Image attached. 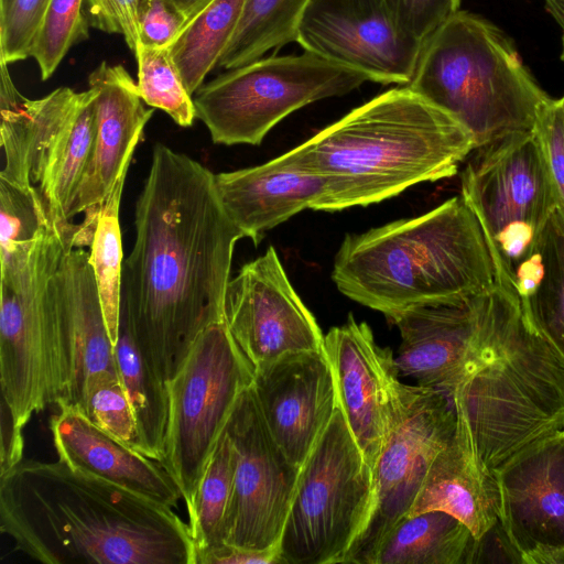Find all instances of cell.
Segmentation results:
<instances>
[{"mask_svg": "<svg viewBox=\"0 0 564 564\" xmlns=\"http://www.w3.org/2000/svg\"><path fill=\"white\" fill-rule=\"evenodd\" d=\"M132 156L133 154L123 163L110 193L104 202L97 228L89 246V262L95 274L106 325L113 346L118 339L120 325L123 265L119 207Z\"/></svg>", "mask_w": 564, "mask_h": 564, "instance_id": "d6a6232c", "label": "cell"}, {"mask_svg": "<svg viewBox=\"0 0 564 564\" xmlns=\"http://www.w3.org/2000/svg\"><path fill=\"white\" fill-rule=\"evenodd\" d=\"M448 395L455 435L485 473L564 430V362L521 306L492 354Z\"/></svg>", "mask_w": 564, "mask_h": 564, "instance_id": "8992f818", "label": "cell"}, {"mask_svg": "<svg viewBox=\"0 0 564 564\" xmlns=\"http://www.w3.org/2000/svg\"><path fill=\"white\" fill-rule=\"evenodd\" d=\"M50 297L61 361L62 400L57 406L83 410L91 390L120 379L89 252L84 248L65 251L51 279Z\"/></svg>", "mask_w": 564, "mask_h": 564, "instance_id": "ac0fdd59", "label": "cell"}, {"mask_svg": "<svg viewBox=\"0 0 564 564\" xmlns=\"http://www.w3.org/2000/svg\"><path fill=\"white\" fill-rule=\"evenodd\" d=\"M53 225L40 192L0 181V286L14 290L28 273L40 237Z\"/></svg>", "mask_w": 564, "mask_h": 564, "instance_id": "f546056e", "label": "cell"}, {"mask_svg": "<svg viewBox=\"0 0 564 564\" xmlns=\"http://www.w3.org/2000/svg\"><path fill=\"white\" fill-rule=\"evenodd\" d=\"M188 18V22L212 0H173Z\"/></svg>", "mask_w": 564, "mask_h": 564, "instance_id": "bcb514c9", "label": "cell"}, {"mask_svg": "<svg viewBox=\"0 0 564 564\" xmlns=\"http://www.w3.org/2000/svg\"><path fill=\"white\" fill-rule=\"evenodd\" d=\"M372 498V468L337 406L301 466L280 539L281 564L344 563Z\"/></svg>", "mask_w": 564, "mask_h": 564, "instance_id": "ba28073f", "label": "cell"}, {"mask_svg": "<svg viewBox=\"0 0 564 564\" xmlns=\"http://www.w3.org/2000/svg\"><path fill=\"white\" fill-rule=\"evenodd\" d=\"M474 540L454 516L425 511L403 517L381 541L371 564H468Z\"/></svg>", "mask_w": 564, "mask_h": 564, "instance_id": "4316f807", "label": "cell"}, {"mask_svg": "<svg viewBox=\"0 0 564 564\" xmlns=\"http://www.w3.org/2000/svg\"><path fill=\"white\" fill-rule=\"evenodd\" d=\"M281 564L280 549L247 550L227 543L202 555L196 564Z\"/></svg>", "mask_w": 564, "mask_h": 564, "instance_id": "ee69618b", "label": "cell"}, {"mask_svg": "<svg viewBox=\"0 0 564 564\" xmlns=\"http://www.w3.org/2000/svg\"><path fill=\"white\" fill-rule=\"evenodd\" d=\"M0 530L45 564H195L173 508L61 459L22 460L0 476Z\"/></svg>", "mask_w": 564, "mask_h": 564, "instance_id": "7a4b0ae2", "label": "cell"}, {"mask_svg": "<svg viewBox=\"0 0 564 564\" xmlns=\"http://www.w3.org/2000/svg\"><path fill=\"white\" fill-rule=\"evenodd\" d=\"M253 368L226 321L206 327L167 382L170 419L160 462L178 486L186 507L240 394L252 386Z\"/></svg>", "mask_w": 564, "mask_h": 564, "instance_id": "30bf717a", "label": "cell"}, {"mask_svg": "<svg viewBox=\"0 0 564 564\" xmlns=\"http://www.w3.org/2000/svg\"><path fill=\"white\" fill-rule=\"evenodd\" d=\"M84 0H50L39 24L31 57L42 80L48 79L68 51L89 37Z\"/></svg>", "mask_w": 564, "mask_h": 564, "instance_id": "d590c367", "label": "cell"}, {"mask_svg": "<svg viewBox=\"0 0 564 564\" xmlns=\"http://www.w3.org/2000/svg\"><path fill=\"white\" fill-rule=\"evenodd\" d=\"M73 239L72 229L50 226L36 243L21 285L0 286L1 399L21 429L58 399L59 358L50 282L65 251L74 247Z\"/></svg>", "mask_w": 564, "mask_h": 564, "instance_id": "8fae6325", "label": "cell"}, {"mask_svg": "<svg viewBox=\"0 0 564 564\" xmlns=\"http://www.w3.org/2000/svg\"><path fill=\"white\" fill-rule=\"evenodd\" d=\"M538 564H564V550L541 557Z\"/></svg>", "mask_w": 564, "mask_h": 564, "instance_id": "c3c4849f", "label": "cell"}, {"mask_svg": "<svg viewBox=\"0 0 564 564\" xmlns=\"http://www.w3.org/2000/svg\"><path fill=\"white\" fill-rule=\"evenodd\" d=\"M311 0H246L240 21L218 67L231 69L269 51L296 42L301 17Z\"/></svg>", "mask_w": 564, "mask_h": 564, "instance_id": "4dcf8cb0", "label": "cell"}, {"mask_svg": "<svg viewBox=\"0 0 564 564\" xmlns=\"http://www.w3.org/2000/svg\"><path fill=\"white\" fill-rule=\"evenodd\" d=\"M405 86L466 128L475 149L534 130L551 98L512 40L484 17L463 10L426 40Z\"/></svg>", "mask_w": 564, "mask_h": 564, "instance_id": "5b68a950", "label": "cell"}, {"mask_svg": "<svg viewBox=\"0 0 564 564\" xmlns=\"http://www.w3.org/2000/svg\"><path fill=\"white\" fill-rule=\"evenodd\" d=\"M88 84L96 90V138L68 214L70 220L84 214L74 248L90 246L104 202L153 115V109L143 106L137 82L122 65L101 62L89 74Z\"/></svg>", "mask_w": 564, "mask_h": 564, "instance_id": "44dd1931", "label": "cell"}, {"mask_svg": "<svg viewBox=\"0 0 564 564\" xmlns=\"http://www.w3.org/2000/svg\"><path fill=\"white\" fill-rule=\"evenodd\" d=\"M50 0H0V63L31 57L33 41Z\"/></svg>", "mask_w": 564, "mask_h": 564, "instance_id": "74e56055", "label": "cell"}, {"mask_svg": "<svg viewBox=\"0 0 564 564\" xmlns=\"http://www.w3.org/2000/svg\"><path fill=\"white\" fill-rule=\"evenodd\" d=\"M386 3L399 30L423 45L459 11L460 0H386Z\"/></svg>", "mask_w": 564, "mask_h": 564, "instance_id": "f35d334b", "label": "cell"}, {"mask_svg": "<svg viewBox=\"0 0 564 564\" xmlns=\"http://www.w3.org/2000/svg\"><path fill=\"white\" fill-rule=\"evenodd\" d=\"M138 21L139 45L170 47L188 18L173 0H140Z\"/></svg>", "mask_w": 564, "mask_h": 564, "instance_id": "60d3db41", "label": "cell"}, {"mask_svg": "<svg viewBox=\"0 0 564 564\" xmlns=\"http://www.w3.org/2000/svg\"><path fill=\"white\" fill-rule=\"evenodd\" d=\"M82 412L99 429L144 455L137 420L120 379L91 390Z\"/></svg>", "mask_w": 564, "mask_h": 564, "instance_id": "8d00e7d4", "label": "cell"}, {"mask_svg": "<svg viewBox=\"0 0 564 564\" xmlns=\"http://www.w3.org/2000/svg\"><path fill=\"white\" fill-rule=\"evenodd\" d=\"M115 354L133 410L144 455L161 462L170 419L169 384L149 365L120 318Z\"/></svg>", "mask_w": 564, "mask_h": 564, "instance_id": "83f0119b", "label": "cell"}, {"mask_svg": "<svg viewBox=\"0 0 564 564\" xmlns=\"http://www.w3.org/2000/svg\"><path fill=\"white\" fill-rule=\"evenodd\" d=\"M32 117L31 182L53 225L73 224L68 214L96 138V90L58 87L28 100Z\"/></svg>", "mask_w": 564, "mask_h": 564, "instance_id": "d6986e66", "label": "cell"}, {"mask_svg": "<svg viewBox=\"0 0 564 564\" xmlns=\"http://www.w3.org/2000/svg\"><path fill=\"white\" fill-rule=\"evenodd\" d=\"M236 454L224 429L187 507L195 564L208 551L225 543V523L231 499Z\"/></svg>", "mask_w": 564, "mask_h": 564, "instance_id": "1f68e13d", "label": "cell"}, {"mask_svg": "<svg viewBox=\"0 0 564 564\" xmlns=\"http://www.w3.org/2000/svg\"><path fill=\"white\" fill-rule=\"evenodd\" d=\"M474 150L466 128L404 86L352 109L290 152L325 180L314 209L335 212L452 177Z\"/></svg>", "mask_w": 564, "mask_h": 564, "instance_id": "3957f363", "label": "cell"}, {"mask_svg": "<svg viewBox=\"0 0 564 564\" xmlns=\"http://www.w3.org/2000/svg\"><path fill=\"white\" fill-rule=\"evenodd\" d=\"M137 86L148 106L166 112L181 127H191L196 118L193 96L187 91L170 47L139 45Z\"/></svg>", "mask_w": 564, "mask_h": 564, "instance_id": "836d02e7", "label": "cell"}, {"mask_svg": "<svg viewBox=\"0 0 564 564\" xmlns=\"http://www.w3.org/2000/svg\"><path fill=\"white\" fill-rule=\"evenodd\" d=\"M500 506L495 474L480 470L454 435L435 456L405 517L445 511L479 539L500 519Z\"/></svg>", "mask_w": 564, "mask_h": 564, "instance_id": "d4e9b609", "label": "cell"}, {"mask_svg": "<svg viewBox=\"0 0 564 564\" xmlns=\"http://www.w3.org/2000/svg\"><path fill=\"white\" fill-rule=\"evenodd\" d=\"M561 59L564 62V31H563V37H562V53H561Z\"/></svg>", "mask_w": 564, "mask_h": 564, "instance_id": "681fc988", "label": "cell"}, {"mask_svg": "<svg viewBox=\"0 0 564 564\" xmlns=\"http://www.w3.org/2000/svg\"><path fill=\"white\" fill-rule=\"evenodd\" d=\"M0 476L22 462L23 436L7 403L1 399Z\"/></svg>", "mask_w": 564, "mask_h": 564, "instance_id": "f6af8a7d", "label": "cell"}, {"mask_svg": "<svg viewBox=\"0 0 564 564\" xmlns=\"http://www.w3.org/2000/svg\"><path fill=\"white\" fill-rule=\"evenodd\" d=\"M252 389L275 443L301 467L338 406L325 350L286 354L256 369Z\"/></svg>", "mask_w": 564, "mask_h": 564, "instance_id": "7402d4cb", "label": "cell"}, {"mask_svg": "<svg viewBox=\"0 0 564 564\" xmlns=\"http://www.w3.org/2000/svg\"><path fill=\"white\" fill-rule=\"evenodd\" d=\"M246 0H212L171 44L172 57L193 96L234 36Z\"/></svg>", "mask_w": 564, "mask_h": 564, "instance_id": "f1b7e54d", "label": "cell"}, {"mask_svg": "<svg viewBox=\"0 0 564 564\" xmlns=\"http://www.w3.org/2000/svg\"><path fill=\"white\" fill-rule=\"evenodd\" d=\"M215 187L230 219L258 243L264 231L314 209L325 193V180L288 151L260 165L217 173Z\"/></svg>", "mask_w": 564, "mask_h": 564, "instance_id": "603a6c76", "label": "cell"}, {"mask_svg": "<svg viewBox=\"0 0 564 564\" xmlns=\"http://www.w3.org/2000/svg\"><path fill=\"white\" fill-rule=\"evenodd\" d=\"M455 432L456 413L447 393L405 384L398 421L372 467L369 518L344 563L371 564L381 541L408 514L435 456Z\"/></svg>", "mask_w": 564, "mask_h": 564, "instance_id": "4fadbf2b", "label": "cell"}, {"mask_svg": "<svg viewBox=\"0 0 564 564\" xmlns=\"http://www.w3.org/2000/svg\"><path fill=\"white\" fill-rule=\"evenodd\" d=\"M545 7L564 31V0H544Z\"/></svg>", "mask_w": 564, "mask_h": 564, "instance_id": "7dc6e473", "label": "cell"}, {"mask_svg": "<svg viewBox=\"0 0 564 564\" xmlns=\"http://www.w3.org/2000/svg\"><path fill=\"white\" fill-rule=\"evenodd\" d=\"M475 151L460 175V196L481 227L496 283L516 293L517 275L558 206L552 178L534 130Z\"/></svg>", "mask_w": 564, "mask_h": 564, "instance_id": "52a82bcc", "label": "cell"}, {"mask_svg": "<svg viewBox=\"0 0 564 564\" xmlns=\"http://www.w3.org/2000/svg\"><path fill=\"white\" fill-rule=\"evenodd\" d=\"M563 101H564V96L562 97Z\"/></svg>", "mask_w": 564, "mask_h": 564, "instance_id": "f907efd6", "label": "cell"}, {"mask_svg": "<svg viewBox=\"0 0 564 564\" xmlns=\"http://www.w3.org/2000/svg\"><path fill=\"white\" fill-rule=\"evenodd\" d=\"M366 82V74L305 51L227 69L204 83L193 101L214 143L259 145L293 111L344 96Z\"/></svg>", "mask_w": 564, "mask_h": 564, "instance_id": "9c48e42d", "label": "cell"}, {"mask_svg": "<svg viewBox=\"0 0 564 564\" xmlns=\"http://www.w3.org/2000/svg\"><path fill=\"white\" fill-rule=\"evenodd\" d=\"M471 563H522V555L511 542L500 519L479 539H475L469 555Z\"/></svg>", "mask_w": 564, "mask_h": 564, "instance_id": "7bdbcfd3", "label": "cell"}, {"mask_svg": "<svg viewBox=\"0 0 564 564\" xmlns=\"http://www.w3.org/2000/svg\"><path fill=\"white\" fill-rule=\"evenodd\" d=\"M296 43L383 85H406L423 46L399 30L386 0H311Z\"/></svg>", "mask_w": 564, "mask_h": 564, "instance_id": "2e32d148", "label": "cell"}, {"mask_svg": "<svg viewBox=\"0 0 564 564\" xmlns=\"http://www.w3.org/2000/svg\"><path fill=\"white\" fill-rule=\"evenodd\" d=\"M332 280L344 295L388 319L497 284L484 232L462 196L420 216L346 235Z\"/></svg>", "mask_w": 564, "mask_h": 564, "instance_id": "277c9868", "label": "cell"}, {"mask_svg": "<svg viewBox=\"0 0 564 564\" xmlns=\"http://www.w3.org/2000/svg\"><path fill=\"white\" fill-rule=\"evenodd\" d=\"M519 307L518 295L496 284L485 293L413 306L390 317L401 337L394 357L399 373L451 394L497 348Z\"/></svg>", "mask_w": 564, "mask_h": 564, "instance_id": "7c38bea8", "label": "cell"}, {"mask_svg": "<svg viewBox=\"0 0 564 564\" xmlns=\"http://www.w3.org/2000/svg\"><path fill=\"white\" fill-rule=\"evenodd\" d=\"M51 431L58 459L72 468L171 508L182 499L178 486L160 462L120 443L79 409L59 408Z\"/></svg>", "mask_w": 564, "mask_h": 564, "instance_id": "cb8c5ba5", "label": "cell"}, {"mask_svg": "<svg viewBox=\"0 0 564 564\" xmlns=\"http://www.w3.org/2000/svg\"><path fill=\"white\" fill-rule=\"evenodd\" d=\"M225 321L253 371L286 354L324 349L325 335L273 247L230 279Z\"/></svg>", "mask_w": 564, "mask_h": 564, "instance_id": "9a60e30c", "label": "cell"}, {"mask_svg": "<svg viewBox=\"0 0 564 564\" xmlns=\"http://www.w3.org/2000/svg\"><path fill=\"white\" fill-rule=\"evenodd\" d=\"M225 429L236 454L225 543L257 551L280 549L301 467L272 437L252 386L238 398Z\"/></svg>", "mask_w": 564, "mask_h": 564, "instance_id": "5bb4252c", "label": "cell"}, {"mask_svg": "<svg viewBox=\"0 0 564 564\" xmlns=\"http://www.w3.org/2000/svg\"><path fill=\"white\" fill-rule=\"evenodd\" d=\"M134 229L122 265L120 318L169 382L196 337L225 321L235 246L247 237L226 213L215 174L162 143L152 150Z\"/></svg>", "mask_w": 564, "mask_h": 564, "instance_id": "6da1fadb", "label": "cell"}, {"mask_svg": "<svg viewBox=\"0 0 564 564\" xmlns=\"http://www.w3.org/2000/svg\"><path fill=\"white\" fill-rule=\"evenodd\" d=\"M557 198L564 213V101L550 98L540 109L534 127Z\"/></svg>", "mask_w": 564, "mask_h": 564, "instance_id": "ab89813d", "label": "cell"}, {"mask_svg": "<svg viewBox=\"0 0 564 564\" xmlns=\"http://www.w3.org/2000/svg\"><path fill=\"white\" fill-rule=\"evenodd\" d=\"M494 474L500 521L524 564L564 550V430L514 454Z\"/></svg>", "mask_w": 564, "mask_h": 564, "instance_id": "ffe728a7", "label": "cell"}, {"mask_svg": "<svg viewBox=\"0 0 564 564\" xmlns=\"http://www.w3.org/2000/svg\"><path fill=\"white\" fill-rule=\"evenodd\" d=\"M140 0H84L90 28L120 34L134 54L140 44L138 10Z\"/></svg>", "mask_w": 564, "mask_h": 564, "instance_id": "b9f144b4", "label": "cell"}, {"mask_svg": "<svg viewBox=\"0 0 564 564\" xmlns=\"http://www.w3.org/2000/svg\"><path fill=\"white\" fill-rule=\"evenodd\" d=\"M338 406L372 468L395 425L405 384L399 380L393 352L377 344L370 326L349 315L324 336Z\"/></svg>", "mask_w": 564, "mask_h": 564, "instance_id": "e0dca14e", "label": "cell"}, {"mask_svg": "<svg viewBox=\"0 0 564 564\" xmlns=\"http://www.w3.org/2000/svg\"><path fill=\"white\" fill-rule=\"evenodd\" d=\"M521 310L564 362V213L551 214L514 284Z\"/></svg>", "mask_w": 564, "mask_h": 564, "instance_id": "484cf974", "label": "cell"}, {"mask_svg": "<svg viewBox=\"0 0 564 564\" xmlns=\"http://www.w3.org/2000/svg\"><path fill=\"white\" fill-rule=\"evenodd\" d=\"M0 145L4 155L0 181L28 191L31 182L32 117L28 100L14 86L8 64L0 63Z\"/></svg>", "mask_w": 564, "mask_h": 564, "instance_id": "e575fe53", "label": "cell"}]
</instances>
